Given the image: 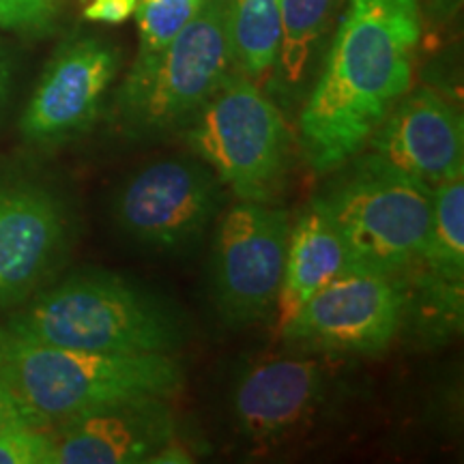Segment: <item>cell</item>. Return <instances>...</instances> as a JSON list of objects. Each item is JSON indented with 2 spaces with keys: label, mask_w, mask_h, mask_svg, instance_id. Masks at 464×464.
<instances>
[{
  "label": "cell",
  "mask_w": 464,
  "mask_h": 464,
  "mask_svg": "<svg viewBox=\"0 0 464 464\" xmlns=\"http://www.w3.org/2000/svg\"><path fill=\"white\" fill-rule=\"evenodd\" d=\"M136 11V0H89L84 17L100 24H123Z\"/></svg>",
  "instance_id": "603a6c76"
},
{
  "label": "cell",
  "mask_w": 464,
  "mask_h": 464,
  "mask_svg": "<svg viewBox=\"0 0 464 464\" xmlns=\"http://www.w3.org/2000/svg\"><path fill=\"white\" fill-rule=\"evenodd\" d=\"M205 0H136L138 54L133 65L158 56L194 20Z\"/></svg>",
  "instance_id": "d6986e66"
},
{
  "label": "cell",
  "mask_w": 464,
  "mask_h": 464,
  "mask_svg": "<svg viewBox=\"0 0 464 464\" xmlns=\"http://www.w3.org/2000/svg\"><path fill=\"white\" fill-rule=\"evenodd\" d=\"M357 265L348 252L344 239L318 200L312 202L297 222L290 226L286 269L277 297V323L280 329L324 284Z\"/></svg>",
  "instance_id": "9a60e30c"
},
{
  "label": "cell",
  "mask_w": 464,
  "mask_h": 464,
  "mask_svg": "<svg viewBox=\"0 0 464 464\" xmlns=\"http://www.w3.org/2000/svg\"><path fill=\"white\" fill-rule=\"evenodd\" d=\"M14 428H42V430H48L45 423L28 406L22 404L0 381V432L14 430Z\"/></svg>",
  "instance_id": "7402d4cb"
},
{
  "label": "cell",
  "mask_w": 464,
  "mask_h": 464,
  "mask_svg": "<svg viewBox=\"0 0 464 464\" xmlns=\"http://www.w3.org/2000/svg\"><path fill=\"white\" fill-rule=\"evenodd\" d=\"M230 0H205L194 20L158 56L131 65L119 92V112L131 136L188 125L235 73Z\"/></svg>",
  "instance_id": "277c9868"
},
{
  "label": "cell",
  "mask_w": 464,
  "mask_h": 464,
  "mask_svg": "<svg viewBox=\"0 0 464 464\" xmlns=\"http://www.w3.org/2000/svg\"><path fill=\"white\" fill-rule=\"evenodd\" d=\"M235 73L260 82L277 67L282 45V0H230Z\"/></svg>",
  "instance_id": "2e32d148"
},
{
  "label": "cell",
  "mask_w": 464,
  "mask_h": 464,
  "mask_svg": "<svg viewBox=\"0 0 464 464\" xmlns=\"http://www.w3.org/2000/svg\"><path fill=\"white\" fill-rule=\"evenodd\" d=\"M0 464H56L52 434L42 428L0 432Z\"/></svg>",
  "instance_id": "44dd1931"
},
{
  "label": "cell",
  "mask_w": 464,
  "mask_h": 464,
  "mask_svg": "<svg viewBox=\"0 0 464 464\" xmlns=\"http://www.w3.org/2000/svg\"><path fill=\"white\" fill-rule=\"evenodd\" d=\"M11 86V63L9 56L0 50V106L7 100V92Z\"/></svg>",
  "instance_id": "cb8c5ba5"
},
{
  "label": "cell",
  "mask_w": 464,
  "mask_h": 464,
  "mask_svg": "<svg viewBox=\"0 0 464 464\" xmlns=\"http://www.w3.org/2000/svg\"><path fill=\"white\" fill-rule=\"evenodd\" d=\"M406 288L398 276L351 265L280 329L288 344L321 353L379 355L400 332Z\"/></svg>",
  "instance_id": "52a82bcc"
},
{
  "label": "cell",
  "mask_w": 464,
  "mask_h": 464,
  "mask_svg": "<svg viewBox=\"0 0 464 464\" xmlns=\"http://www.w3.org/2000/svg\"><path fill=\"white\" fill-rule=\"evenodd\" d=\"M327 393L316 357L265 359L241 376L232 396L239 430L252 440H274L310 420Z\"/></svg>",
  "instance_id": "5bb4252c"
},
{
  "label": "cell",
  "mask_w": 464,
  "mask_h": 464,
  "mask_svg": "<svg viewBox=\"0 0 464 464\" xmlns=\"http://www.w3.org/2000/svg\"><path fill=\"white\" fill-rule=\"evenodd\" d=\"M50 434L56 464H133L155 462L177 426L164 398H144L80 415Z\"/></svg>",
  "instance_id": "4fadbf2b"
},
{
  "label": "cell",
  "mask_w": 464,
  "mask_h": 464,
  "mask_svg": "<svg viewBox=\"0 0 464 464\" xmlns=\"http://www.w3.org/2000/svg\"><path fill=\"white\" fill-rule=\"evenodd\" d=\"M185 127L189 149L237 198L274 200L288 168L290 136L256 82L232 73Z\"/></svg>",
  "instance_id": "8992f818"
},
{
  "label": "cell",
  "mask_w": 464,
  "mask_h": 464,
  "mask_svg": "<svg viewBox=\"0 0 464 464\" xmlns=\"http://www.w3.org/2000/svg\"><path fill=\"white\" fill-rule=\"evenodd\" d=\"M370 142L382 161L430 189L464 172L462 116L430 89L404 95Z\"/></svg>",
  "instance_id": "7c38bea8"
},
{
  "label": "cell",
  "mask_w": 464,
  "mask_h": 464,
  "mask_svg": "<svg viewBox=\"0 0 464 464\" xmlns=\"http://www.w3.org/2000/svg\"><path fill=\"white\" fill-rule=\"evenodd\" d=\"M222 205L208 166L185 160L155 161L133 174L114 196V219L131 241L158 252H183L202 239Z\"/></svg>",
  "instance_id": "9c48e42d"
},
{
  "label": "cell",
  "mask_w": 464,
  "mask_h": 464,
  "mask_svg": "<svg viewBox=\"0 0 464 464\" xmlns=\"http://www.w3.org/2000/svg\"><path fill=\"white\" fill-rule=\"evenodd\" d=\"M316 200L357 265L400 276L420 263L430 230L432 189L392 168L379 155L355 161Z\"/></svg>",
  "instance_id": "5b68a950"
},
{
  "label": "cell",
  "mask_w": 464,
  "mask_h": 464,
  "mask_svg": "<svg viewBox=\"0 0 464 464\" xmlns=\"http://www.w3.org/2000/svg\"><path fill=\"white\" fill-rule=\"evenodd\" d=\"M344 0H282V45L277 67L284 82L305 78L316 45L334 24Z\"/></svg>",
  "instance_id": "ac0fdd59"
},
{
  "label": "cell",
  "mask_w": 464,
  "mask_h": 464,
  "mask_svg": "<svg viewBox=\"0 0 464 464\" xmlns=\"http://www.w3.org/2000/svg\"><path fill=\"white\" fill-rule=\"evenodd\" d=\"M426 274L462 286L464 276V181L462 177L432 189V218L420 258Z\"/></svg>",
  "instance_id": "e0dca14e"
},
{
  "label": "cell",
  "mask_w": 464,
  "mask_h": 464,
  "mask_svg": "<svg viewBox=\"0 0 464 464\" xmlns=\"http://www.w3.org/2000/svg\"><path fill=\"white\" fill-rule=\"evenodd\" d=\"M69 243L65 202L33 179L0 181V310L24 304L61 265Z\"/></svg>",
  "instance_id": "8fae6325"
},
{
  "label": "cell",
  "mask_w": 464,
  "mask_h": 464,
  "mask_svg": "<svg viewBox=\"0 0 464 464\" xmlns=\"http://www.w3.org/2000/svg\"><path fill=\"white\" fill-rule=\"evenodd\" d=\"M420 42V0H348L299 119L301 147L316 172H334L372 140L413 84Z\"/></svg>",
  "instance_id": "6da1fadb"
},
{
  "label": "cell",
  "mask_w": 464,
  "mask_h": 464,
  "mask_svg": "<svg viewBox=\"0 0 464 464\" xmlns=\"http://www.w3.org/2000/svg\"><path fill=\"white\" fill-rule=\"evenodd\" d=\"M119 67V50L102 39L84 37L63 45L22 112V138L34 147H58L89 131Z\"/></svg>",
  "instance_id": "30bf717a"
},
{
  "label": "cell",
  "mask_w": 464,
  "mask_h": 464,
  "mask_svg": "<svg viewBox=\"0 0 464 464\" xmlns=\"http://www.w3.org/2000/svg\"><path fill=\"white\" fill-rule=\"evenodd\" d=\"M288 213L241 200L219 222L213 243V299L230 327L269 316L286 269Z\"/></svg>",
  "instance_id": "ba28073f"
},
{
  "label": "cell",
  "mask_w": 464,
  "mask_h": 464,
  "mask_svg": "<svg viewBox=\"0 0 464 464\" xmlns=\"http://www.w3.org/2000/svg\"><path fill=\"white\" fill-rule=\"evenodd\" d=\"M0 324L22 338L102 355H170L185 340L164 301L106 271L39 288Z\"/></svg>",
  "instance_id": "7a4b0ae2"
},
{
  "label": "cell",
  "mask_w": 464,
  "mask_h": 464,
  "mask_svg": "<svg viewBox=\"0 0 464 464\" xmlns=\"http://www.w3.org/2000/svg\"><path fill=\"white\" fill-rule=\"evenodd\" d=\"M63 0H0V28L22 34H45L54 28Z\"/></svg>",
  "instance_id": "ffe728a7"
},
{
  "label": "cell",
  "mask_w": 464,
  "mask_h": 464,
  "mask_svg": "<svg viewBox=\"0 0 464 464\" xmlns=\"http://www.w3.org/2000/svg\"><path fill=\"white\" fill-rule=\"evenodd\" d=\"M0 381L45 423L144 398H172L183 370L172 355H102L22 338L0 324Z\"/></svg>",
  "instance_id": "3957f363"
}]
</instances>
